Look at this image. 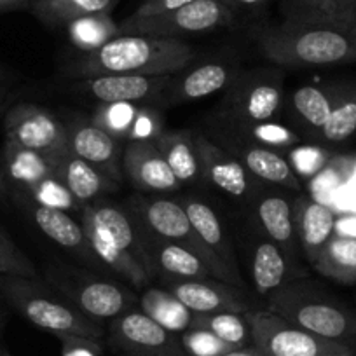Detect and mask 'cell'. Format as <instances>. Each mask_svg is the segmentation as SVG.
<instances>
[{"label": "cell", "instance_id": "cell-9", "mask_svg": "<svg viewBox=\"0 0 356 356\" xmlns=\"http://www.w3.org/2000/svg\"><path fill=\"white\" fill-rule=\"evenodd\" d=\"M245 316L252 332V346L264 356H323L353 349L302 330L269 309H252Z\"/></svg>", "mask_w": 356, "mask_h": 356}, {"label": "cell", "instance_id": "cell-34", "mask_svg": "<svg viewBox=\"0 0 356 356\" xmlns=\"http://www.w3.org/2000/svg\"><path fill=\"white\" fill-rule=\"evenodd\" d=\"M318 135L328 143H344L356 138V84L341 86L334 111Z\"/></svg>", "mask_w": 356, "mask_h": 356}, {"label": "cell", "instance_id": "cell-12", "mask_svg": "<svg viewBox=\"0 0 356 356\" xmlns=\"http://www.w3.org/2000/svg\"><path fill=\"white\" fill-rule=\"evenodd\" d=\"M107 341L122 356H187L177 334L156 323L140 307L111 320Z\"/></svg>", "mask_w": 356, "mask_h": 356}, {"label": "cell", "instance_id": "cell-24", "mask_svg": "<svg viewBox=\"0 0 356 356\" xmlns=\"http://www.w3.org/2000/svg\"><path fill=\"white\" fill-rule=\"evenodd\" d=\"M56 159L6 140L0 156V171L11 191H25L53 177Z\"/></svg>", "mask_w": 356, "mask_h": 356}, {"label": "cell", "instance_id": "cell-11", "mask_svg": "<svg viewBox=\"0 0 356 356\" xmlns=\"http://www.w3.org/2000/svg\"><path fill=\"white\" fill-rule=\"evenodd\" d=\"M2 126L6 140L54 159L68 149L67 124L40 105L16 102L2 118Z\"/></svg>", "mask_w": 356, "mask_h": 356}, {"label": "cell", "instance_id": "cell-2", "mask_svg": "<svg viewBox=\"0 0 356 356\" xmlns=\"http://www.w3.org/2000/svg\"><path fill=\"white\" fill-rule=\"evenodd\" d=\"M257 46L278 67H332L356 61V26L283 22L257 33Z\"/></svg>", "mask_w": 356, "mask_h": 356}, {"label": "cell", "instance_id": "cell-20", "mask_svg": "<svg viewBox=\"0 0 356 356\" xmlns=\"http://www.w3.org/2000/svg\"><path fill=\"white\" fill-rule=\"evenodd\" d=\"M229 133L239 140L234 142V140L227 136V143L222 149L231 152L257 180L275 184V186L285 187V189L296 191V193L302 191L300 178L293 173L286 157H283L278 150L259 145V143L252 142V140H243L241 136L232 131Z\"/></svg>", "mask_w": 356, "mask_h": 356}, {"label": "cell", "instance_id": "cell-15", "mask_svg": "<svg viewBox=\"0 0 356 356\" xmlns=\"http://www.w3.org/2000/svg\"><path fill=\"white\" fill-rule=\"evenodd\" d=\"M238 68L222 61H207L197 67H187L171 75L170 84L157 100V107L168 108L184 102H194L224 91L238 75Z\"/></svg>", "mask_w": 356, "mask_h": 356}, {"label": "cell", "instance_id": "cell-47", "mask_svg": "<svg viewBox=\"0 0 356 356\" xmlns=\"http://www.w3.org/2000/svg\"><path fill=\"white\" fill-rule=\"evenodd\" d=\"M194 0H143L142 6L133 13L131 16L136 18H145V16H156V15H164V13L175 11L178 8H184V6L191 4Z\"/></svg>", "mask_w": 356, "mask_h": 356}, {"label": "cell", "instance_id": "cell-29", "mask_svg": "<svg viewBox=\"0 0 356 356\" xmlns=\"http://www.w3.org/2000/svg\"><path fill=\"white\" fill-rule=\"evenodd\" d=\"M289 275V259L271 239H260L252 253V282L257 293L271 296L282 289Z\"/></svg>", "mask_w": 356, "mask_h": 356}, {"label": "cell", "instance_id": "cell-50", "mask_svg": "<svg viewBox=\"0 0 356 356\" xmlns=\"http://www.w3.org/2000/svg\"><path fill=\"white\" fill-rule=\"evenodd\" d=\"M29 2H33V0H0V11H9V9L23 8Z\"/></svg>", "mask_w": 356, "mask_h": 356}, {"label": "cell", "instance_id": "cell-38", "mask_svg": "<svg viewBox=\"0 0 356 356\" xmlns=\"http://www.w3.org/2000/svg\"><path fill=\"white\" fill-rule=\"evenodd\" d=\"M231 129L236 133H248V140L275 150L292 149V147H296L300 140V136L297 135V133H293L292 129L273 121L260 122V124L253 126H245V128L231 126Z\"/></svg>", "mask_w": 356, "mask_h": 356}, {"label": "cell", "instance_id": "cell-48", "mask_svg": "<svg viewBox=\"0 0 356 356\" xmlns=\"http://www.w3.org/2000/svg\"><path fill=\"white\" fill-rule=\"evenodd\" d=\"M229 9L236 15V11H246V9H253L262 6L267 0H222Z\"/></svg>", "mask_w": 356, "mask_h": 356}, {"label": "cell", "instance_id": "cell-8", "mask_svg": "<svg viewBox=\"0 0 356 356\" xmlns=\"http://www.w3.org/2000/svg\"><path fill=\"white\" fill-rule=\"evenodd\" d=\"M283 104V75L276 70L238 74L222 98L218 111L229 126L273 121Z\"/></svg>", "mask_w": 356, "mask_h": 356}, {"label": "cell", "instance_id": "cell-13", "mask_svg": "<svg viewBox=\"0 0 356 356\" xmlns=\"http://www.w3.org/2000/svg\"><path fill=\"white\" fill-rule=\"evenodd\" d=\"M9 196L15 197L16 204L22 208L23 211L30 215L37 227L44 232L49 239H53L56 245L70 252L72 255L77 257L81 262H84L89 269H97L98 273L108 271L105 264L102 262L100 257L93 250L91 243H89L88 234H86L82 224H77L67 211L53 210V208L40 207L25 197L23 194L11 191Z\"/></svg>", "mask_w": 356, "mask_h": 356}, {"label": "cell", "instance_id": "cell-10", "mask_svg": "<svg viewBox=\"0 0 356 356\" xmlns=\"http://www.w3.org/2000/svg\"><path fill=\"white\" fill-rule=\"evenodd\" d=\"M234 22V13L222 0H194L191 4L164 15L136 18L129 16L119 23L121 33L180 39L184 35L211 32Z\"/></svg>", "mask_w": 356, "mask_h": 356}, {"label": "cell", "instance_id": "cell-5", "mask_svg": "<svg viewBox=\"0 0 356 356\" xmlns=\"http://www.w3.org/2000/svg\"><path fill=\"white\" fill-rule=\"evenodd\" d=\"M44 282L98 323L111 321L140 307L135 289L98 278L82 267L79 269L65 264H51L46 269Z\"/></svg>", "mask_w": 356, "mask_h": 356}, {"label": "cell", "instance_id": "cell-36", "mask_svg": "<svg viewBox=\"0 0 356 356\" xmlns=\"http://www.w3.org/2000/svg\"><path fill=\"white\" fill-rule=\"evenodd\" d=\"M142 104H100L95 108V114L91 115V121L114 136L118 142H129L133 124L136 121Z\"/></svg>", "mask_w": 356, "mask_h": 356}, {"label": "cell", "instance_id": "cell-31", "mask_svg": "<svg viewBox=\"0 0 356 356\" xmlns=\"http://www.w3.org/2000/svg\"><path fill=\"white\" fill-rule=\"evenodd\" d=\"M339 91L341 86H300L292 93L290 107L302 124H306L311 131L318 133L330 118Z\"/></svg>", "mask_w": 356, "mask_h": 356}, {"label": "cell", "instance_id": "cell-25", "mask_svg": "<svg viewBox=\"0 0 356 356\" xmlns=\"http://www.w3.org/2000/svg\"><path fill=\"white\" fill-rule=\"evenodd\" d=\"M180 203L186 208L191 224L196 229V232L203 239L204 245L220 259V262L227 267V271L234 276L239 286L243 290H246L245 282L241 278V273L238 269V262H236L234 250H232L229 236L225 232V227L222 224L220 217L217 215V211L210 204L201 200H196V197H186Z\"/></svg>", "mask_w": 356, "mask_h": 356}, {"label": "cell", "instance_id": "cell-52", "mask_svg": "<svg viewBox=\"0 0 356 356\" xmlns=\"http://www.w3.org/2000/svg\"><path fill=\"white\" fill-rule=\"evenodd\" d=\"M323 356H355V349H348V351H341V353H332V355H323Z\"/></svg>", "mask_w": 356, "mask_h": 356}, {"label": "cell", "instance_id": "cell-1", "mask_svg": "<svg viewBox=\"0 0 356 356\" xmlns=\"http://www.w3.org/2000/svg\"><path fill=\"white\" fill-rule=\"evenodd\" d=\"M81 224L105 267L131 289H147L150 280L157 278L138 222L128 208L104 201L84 204Z\"/></svg>", "mask_w": 356, "mask_h": 356}, {"label": "cell", "instance_id": "cell-14", "mask_svg": "<svg viewBox=\"0 0 356 356\" xmlns=\"http://www.w3.org/2000/svg\"><path fill=\"white\" fill-rule=\"evenodd\" d=\"M193 140L200 159L201 178L234 200H252L259 196L255 193L260 180H257L231 152L200 133H193Z\"/></svg>", "mask_w": 356, "mask_h": 356}, {"label": "cell", "instance_id": "cell-28", "mask_svg": "<svg viewBox=\"0 0 356 356\" xmlns=\"http://www.w3.org/2000/svg\"><path fill=\"white\" fill-rule=\"evenodd\" d=\"M138 306L147 316L173 334H184L193 327L194 313L184 306L170 290L147 286L138 296Z\"/></svg>", "mask_w": 356, "mask_h": 356}, {"label": "cell", "instance_id": "cell-41", "mask_svg": "<svg viewBox=\"0 0 356 356\" xmlns=\"http://www.w3.org/2000/svg\"><path fill=\"white\" fill-rule=\"evenodd\" d=\"M286 161L292 166L293 173L300 178H313L314 175L320 173L327 164V152L321 147L316 145H299L289 149Z\"/></svg>", "mask_w": 356, "mask_h": 356}, {"label": "cell", "instance_id": "cell-27", "mask_svg": "<svg viewBox=\"0 0 356 356\" xmlns=\"http://www.w3.org/2000/svg\"><path fill=\"white\" fill-rule=\"evenodd\" d=\"M157 150L180 184H194L201 178L200 159L191 131H163L156 140Z\"/></svg>", "mask_w": 356, "mask_h": 356}, {"label": "cell", "instance_id": "cell-21", "mask_svg": "<svg viewBox=\"0 0 356 356\" xmlns=\"http://www.w3.org/2000/svg\"><path fill=\"white\" fill-rule=\"evenodd\" d=\"M133 217H135V215H133ZM138 225L140 231H142L143 241H145L150 257H152L157 276L168 278L170 282L213 278L210 269L204 266V262L200 257H196L193 252H189V250L184 248V246L177 245V243H171L159 238V236L154 234L152 231H149V229H147L145 225L140 224V222Z\"/></svg>", "mask_w": 356, "mask_h": 356}, {"label": "cell", "instance_id": "cell-3", "mask_svg": "<svg viewBox=\"0 0 356 356\" xmlns=\"http://www.w3.org/2000/svg\"><path fill=\"white\" fill-rule=\"evenodd\" d=\"M196 60V53L180 39L121 33L97 51L84 53L74 67L81 79L108 74L173 75Z\"/></svg>", "mask_w": 356, "mask_h": 356}, {"label": "cell", "instance_id": "cell-16", "mask_svg": "<svg viewBox=\"0 0 356 356\" xmlns=\"http://www.w3.org/2000/svg\"><path fill=\"white\" fill-rule=\"evenodd\" d=\"M122 173L140 193L145 194H168L182 187L154 140L126 142L122 149Z\"/></svg>", "mask_w": 356, "mask_h": 356}, {"label": "cell", "instance_id": "cell-51", "mask_svg": "<svg viewBox=\"0 0 356 356\" xmlns=\"http://www.w3.org/2000/svg\"><path fill=\"white\" fill-rule=\"evenodd\" d=\"M9 194H11V187H9L8 180H6L2 171H0V196H9Z\"/></svg>", "mask_w": 356, "mask_h": 356}, {"label": "cell", "instance_id": "cell-23", "mask_svg": "<svg viewBox=\"0 0 356 356\" xmlns=\"http://www.w3.org/2000/svg\"><path fill=\"white\" fill-rule=\"evenodd\" d=\"M54 175L60 178L63 186H67V189L74 194V197L82 207L95 203L102 196L119 187V184L107 177L104 171L77 157L74 152H70V149L56 157Z\"/></svg>", "mask_w": 356, "mask_h": 356}, {"label": "cell", "instance_id": "cell-35", "mask_svg": "<svg viewBox=\"0 0 356 356\" xmlns=\"http://www.w3.org/2000/svg\"><path fill=\"white\" fill-rule=\"evenodd\" d=\"M193 327L204 328L220 337L236 349L252 346V332L243 313H208L194 314Z\"/></svg>", "mask_w": 356, "mask_h": 356}, {"label": "cell", "instance_id": "cell-53", "mask_svg": "<svg viewBox=\"0 0 356 356\" xmlns=\"http://www.w3.org/2000/svg\"><path fill=\"white\" fill-rule=\"evenodd\" d=\"M0 356H13L11 353H9L8 349H6L4 346H2V342H0Z\"/></svg>", "mask_w": 356, "mask_h": 356}, {"label": "cell", "instance_id": "cell-26", "mask_svg": "<svg viewBox=\"0 0 356 356\" xmlns=\"http://www.w3.org/2000/svg\"><path fill=\"white\" fill-rule=\"evenodd\" d=\"M255 213L267 239L276 243L286 259H293L300 246L293 224L292 203L282 194H259L255 197Z\"/></svg>", "mask_w": 356, "mask_h": 356}, {"label": "cell", "instance_id": "cell-43", "mask_svg": "<svg viewBox=\"0 0 356 356\" xmlns=\"http://www.w3.org/2000/svg\"><path fill=\"white\" fill-rule=\"evenodd\" d=\"M330 0H283L282 13L285 22L318 23Z\"/></svg>", "mask_w": 356, "mask_h": 356}, {"label": "cell", "instance_id": "cell-32", "mask_svg": "<svg viewBox=\"0 0 356 356\" xmlns=\"http://www.w3.org/2000/svg\"><path fill=\"white\" fill-rule=\"evenodd\" d=\"M119 0H33L37 18L47 25H68L84 16L111 13Z\"/></svg>", "mask_w": 356, "mask_h": 356}, {"label": "cell", "instance_id": "cell-54", "mask_svg": "<svg viewBox=\"0 0 356 356\" xmlns=\"http://www.w3.org/2000/svg\"><path fill=\"white\" fill-rule=\"evenodd\" d=\"M2 328H4V314L0 311V334H2Z\"/></svg>", "mask_w": 356, "mask_h": 356}, {"label": "cell", "instance_id": "cell-44", "mask_svg": "<svg viewBox=\"0 0 356 356\" xmlns=\"http://www.w3.org/2000/svg\"><path fill=\"white\" fill-rule=\"evenodd\" d=\"M318 23L342 26V29H355L356 0H330Z\"/></svg>", "mask_w": 356, "mask_h": 356}, {"label": "cell", "instance_id": "cell-30", "mask_svg": "<svg viewBox=\"0 0 356 356\" xmlns=\"http://www.w3.org/2000/svg\"><path fill=\"white\" fill-rule=\"evenodd\" d=\"M314 269L342 285L356 283V236L335 232L318 255Z\"/></svg>", "mask_w": 356, "mask_h": 356}, {"label": "cell", "instance_id": "cell-39", "mask_svg": "<svg viewBox=\"0 0 356 356\" xmlns=\"http://www.w3.org/2000/svg\"><path fill=\"white\" fill-rule=\"evenodd\" d=\"M0 276L39 278L35 264L2 231H0Z\"/></svg>", "mask_w": 356, "mask_h": 356}, {"label": "cell", "instance_id": "cell-45", "mask_svg": "<svg viewBox=\"0 0 356 356\" xmlns=\"http://www.w3.org/2000/svg\"><path fill=\"white\" fill-rule=\"evenodd\" d=\"M61 342V356H102L104 344L98 339L79 335H58Z\"/></svg>", "mask_w": 356, "mask_h": 356}, {"label": "cell", "instance_id": "cell-40", "mask_svg": "<svg viewBox=\"0 0 356 356\" xmlns=\"http://www.w3.org/2000/svg\"><path fill=\"white\" fill-rule=\"evenodd\" d=\"M180 342L187 356H222L236 349L210 330L200 327H191L189 330L180 334Z\"/></svg>", "mask_w": 356, "mask_h": 356}, {"label": "cell", "instance_id": "cell-49", "mask_svg": "<svg viewBox=\"0 0 356 356\" xmlns=\"http://www.w3.org/2000/svg\"><path fill=\"white\" fill-rule=\"evenodd\" d=\"M222 356H264V355L259 351V349L253 348V346H246V348L234 349V351L225 353V355H222Z\"/></svg>", "mask_w": 356, "mask_h": 356}, {"label": "cell", "instance_id": "cell-42", "mask_svg": "<svg viewBox=\"0 0 356 356\" xmlns=\"http://www.w3.org/2000/svg\"><path fill=\"white\" fill-rule=\"evenodd\" d=\"M163 131L164 119L159 107L152 104H142L135 124H133L129 142H135V140H156Z\"/></svg>", "mask_w": 356, "mask_h": 356}, {"label": "cell", "instance_id": "cell-33", "mask_svg": "<svg viewBox=\"0 0 356 356\" xmlns=\"http://www.w3.org/2000/svg\"><path fill=\"white\" fill-rule=\"evenodd\" d=\"M67 30L70 42L82 53L100 49L108 40L121 35V29L112 19L111 13H100V15L74 19L72 23H68Z\"/></svg>", "mask_w": 356, "mask_h": 356}, {"label": "cell", "instance_id": "cell-19", "mask_svg": "<svg viewBox=\"0 0 356 356\" xmlns=\"http://www.w3.org/2000/svg\"><path fill=\"white\" fill-rule=\"evenodd\" d=\"M68 149L81 159L97 166L114 182H122V147L121 142L98 128L91 119L67 124Z\"/></svg>", "mask_w": 356, "mask_h": 356}, {"label": "cell", "instance_id": "cell-7", "mask_svg": "<svg viewBox=\"0 0 356 356\" xmlns=\"http://www.w3.org/2000/svg\"><path fill=\"white\" fill-rule=\"evenodd\" d=\"M126 208L135 215L140 224L145 225L156 236L166 239V241L177 243V245L193 252L196 257H200L215 280H220V282L241 289L234 276L227 271V267L200 238L180 201L166 200V197L135 196L129 200Z\"/></svg>", "mask_w": 356, "mask_h": 356}, {"label": "cell", "instance_id": "cell-4", "mask_svg": "<svg viewBox=\"0 0 356 356\" xmlns=\"http://www.w3.org/2000/svg\"><path fill=\"white\" fill-rule=\"evenodd\" d=\"M0 297L37 328L53 335L102 339L104 325L91 320L40 278L0 276Z\"/></svg>", "mask_w": 356, "mask_h": 356}, {"label": "cell", "instance_id": "cell-6", "mask_svg": "<svg viewBox=\"0 0 356 356\" xmlns=\"http://www.w3.org/2000/svg\"><path fill=\"white\" fill-rule=\"evenodd\" d=\"M269 302V311L302 330L351 348L356 344V318L339 302L293 283L271 293Z\"/></svg>", "mask_w": 356, "mask_h": 356}, {"label": "cell", "instance_id": "cell-46", "mask_svg": "<svg viewBox=\"0 0 356 356\" xmlns=\"http://www.w3.org/2000/svg\"><path fill=\"white\" fill-rule=\"evenodd\" d=\"M19 88V77L15 70L0 61V119L4 118L8 108L16 104Z\"/></svg>", "mask_w": 356, "mask_h": 356}, {"label": "cell", "instance_id": "cell-37", "mask_svg": "<svg viewBox=\"0 0 356 356\" xmlns=\"http://www.w3.org/2000/svg\"><path fill=\"white\" fill-rule=\"evenodd\" d=\"M16 193L23 194V196L29 197V200L33 201L35 204L53 208V210H82V204L75 200L74 194L67 189V186L61 184V180L56 175L46 178V180L35 184V186L29 187V189L16 191Z\"/></svg>", "mask_w": 356, "mask_h": 356}, {"label": "cell", "instance_id": "cell-22", "mask_svg": "<svg viewBox=\"0 0 356 356\" xmlns=\"http://www.w3.org/2000/svg\"><path fill=\"white\" fill-rule=\"evenodd\" d=\"M292 207L299 246L307 262L314 266L321 250L337 231V218L332 208L309 197L299 196Z\"/></svg>", "mask_w": 356, "mask_h": 356}, {"label": "cell", "instance_id": "cell-17", "mask_svg": "<svg viewBox=\"0 0 356 356\" xmlns=\"http://www.w3.org/2000/svg\"><path fill=\"white\" fill-rule=\"evenodd\" d=\"M82 88L100 104H152L156 105L171 75L108 74L82 79Z\"/></svg>", "mask_w": 356, "mask_h": 356}, {"label": "cell", "instance_id": "cell-18", "mask_svg": "<svg viewBox=\"0 0 356 356\" xmlns=\"http://www.w3.org/2000/svg\"><path fill=\"white\" fill-rule=\"evenodd\" d=\"M168 290L194 314L252 311L245 290L215 278L168 282Z\"/></svg>", "mask_w": 356, "mask_h": 356}]
</instances>
